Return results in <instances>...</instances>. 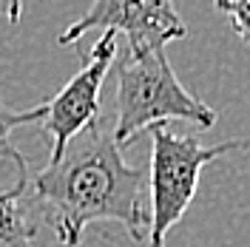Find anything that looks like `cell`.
I'll return each mask as SVG.
<instances>
[{"instance_id":"obj_1","label":"cell","mask_w":250,"mask_h":247,"mask_svg":"<svg viewBox=\"0 0 250 247\" xmlns=\"http://www.w3.org/2000/svg\"><path fill=\"white\" fill-rule=\"evenodd\" d=\"M29 185L62 247H77L94 222H117L134 242L148 236V170L125 162L100 120L68 139Z\"/></svg>"},{"instance_id":"obj_2","label":"cell","mask_w":250,"mask_h":247,"mask_svg":"<svg viewBox=\"0 0 250 247\" xmlns=\"http://www.w3.org/2000/svg\"><path fill=\"white\" fill-rule=\"evenodd\" d=\"M171 120L210 128L216 123V111L179 82L165 48L125 54V60L117 65V125L111 131L114 142L125 148L151 125Z\"/></svg>"},{"instance_id":"obj_3","label":"cell","mask_w":250,"mask_h":247,"mask_svg":"<svg viewBox=\"0 0 250 247\" xmlns=\"http://www.w3.org/2000/svg\"><path fill=\"white\" fill-rule=\"evenodd\" d=\"M151 131V168H148V242L165 247V236L185 216L199 187V173L213 159L233 151H248L250 139H228L219 145H202L193 134H173L165 123Z\"/></svg>"},{"instance_id":"obj_4","label":"cell","mask_w":250,"mask_h":247,"mask_svg":"<svg viewBox=\"0 0 250 247\" xmlns=\"http://www.w3.org/2000/svg\"><path fill=\"white\" fill-rule=\"evenodd\" d=\"M117 31L128 37V54L165 48L188 34L173 0H94L88 12L57 37L60 46H74L83 34Z\"/></svg>"},{"instance_id":"obj_5","label":"cell","mask_w":250,"mask_h":247,"mask_svg":"<svg viewBox=\"0 0 250 247\" xmlns=\"http://www.w3.org/2000/svg\"><path fill=\"white\" fill-rule=\"evenodd\" d=\"M117 57V31H103L85 57V65L46 103L43 131L51 137V159L62 154L68 139L100 120V91Z\"/></svg>"},{"instance_id":"obj_6","label":"cell","mask_w":250,"mask_h":247,"mask_svg":"<svg viewBox=\"0 0 250 247\" xmlns=\"http://www.w3.org/2000/svg\"><path fill=\"white\" fill-rule=\"evenodd\" d=\"M9 159L17 165V182L9 190H0V247H34L37 225L23 202L29 187V168L17 151H12Z\"/></svg>"},{"instance_id":"obj_7","label":"cell","mask_w":250,"mask_h":247,"mask_svg":"<svg viewBox=\"0 0 250 247\" xmlns=\"http://www.w3.org/2000/svg\"><path fill=\"white\" fill-rule=\"evenodd\" d=\"M43 114H46V103H40V105H34V108H26V111H15V108H9V105L0 103V154L9 156L12 151H15V148L6 142L15 128L29 125V123H40Z\"/></svg>"},{"instance_id":"obj_8","label":"cell","mask_w":250,"mask_h":247,"mask_svg":"<svg viewBox=\"0 0 250 247\" xmlns=\"http://www.w3.org/2000/svg\"><path fill=\"white\" fill-rule=\"evenodd\" d=\"M213 6L230 20L233 31L250 46V0H213Z\"/></svg>"},{"instance_id":"obj_9","label":"cell","mask_w":250,"mask_h":247,"mask_svg":"<svg viewBox=\"0 0 250 247\" xmlns=\"http://www.w3.org/2000/svg\"><path fill=\"white\" fill-rule=\"evenodd\" d=\"M20 6H23V0H6V20L12 26L20 23Z\"/></svg>"}]
</instances>
